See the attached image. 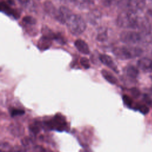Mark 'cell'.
I'll list each match as a JSON object with an SVG mask.
<instances>
[{"instance_id": "6da1fadb", "label": "cell", "mask_w": 152, "mask_h": 152, "mask_svg": "<svg viewBox=\"0 0 152 152\" xmlns=\"http://www.w3.org/2000/svg\"><path fill=\"white\" fill-rule=\"evenodd\" d=\"M116 22L118 26L125 28H135L140 26L135 11L131 10L122 11L118 15Z\"/></svg>"}, {"instance_id": "7a4b0ae2", "label": "cell", "mask_w": 152, "mask_h": 152, "mask_svg": "<svg viewBox=\"0 0 152 152\" xmlns=\"http://www.w3.org/2000/svg\"><path fill=\"white\" fill-rule=\"evenodd\" d=\"M69 31L73 35L78 36L86 28V23L84 18L78 14H71L66 22Z\"/></svg>"}, {"instance_id": "3957f363", "label": "cell", "mask_w": 152, "mask_h": 152, "mask_svg": "<svg viewBox=\"0 0 152 152\" xmlns=\"http://www.w3.org/2000/svg\"><path fill=\"white\" fill-rule=\"evenodd\" d=\"M113 53L118 59L125 60L140 56L142 53V50L141 48L131 46H121L115 48Z\"/></svg>"}, {"instance_id": "277c9868", "label": "cell", "mask_w": 152, "mask_h": 152, "mask_svg": "<svg viewBox=\"0 0 152 152\" xmlns=\"http://www.w3.org/2000/svg\"><path fill=\"white\" fill-rule=\"evenodd\" d=\"M43 124L48 129H55L58 131H62L66 128V119L61 114L55 115L51 120L44 122Z\"/></svg>"}, {"instance_id": "5b68a950", "label": "cell", "mask_w": 152, "mask_h": 152, "mask_svg": "<svg viewBox=\"0 0 152 152\" xmlns=\"http://www.w3.org/2000/svg\"><path fill=\"white\" fill-rule=\"evenodd\" d=\"M120 40L124 43L134 45L142 40V36L134 31H124L120 34Z\"/></svg>"}, {"instance_id": "8992f818", "label": "cell", "mask_w": 152, "mask_h": 152, "mask_svg": "<svg viewBox=\"0 0 152 152\" xmlns=\"http://www.w3.org/2000/svg\"><path fill=\"white\" fill-rule=\"evenodd\" d=\"M71 14V11L68 7L62 6L57 10L54 17L60 23L65 24Z\"/></svg>"}, {"instance_id": "52a82bcc", "label": "cell", "mask_w": 152, "mask_h": 152, "mask_svg": "<svg viewBox=\"0 0 152 152\" xmlns=\"http://www.w3.org/2000/svg\"><path fill=\"white\" fill-rule=\"evenodd\" d=\"M99 59L100 61L106 66L110 68L111 69H112L113 71H115L116 73L119 72V70L117 68V66L113 62L112 58L106 55V54H100L99 55Z\"/></svg>"}, {"instance_id": "ba28073f", "label": "cell", "mask_w": 152, "mask_h": 152, "mask_svg": "<svg viewBox=\"0 0 152 152\" xmlns=\"http://www.w3.org/2000/svg\"><path fill=\"white\" fill-rule=\"evenodd\" d=\"M10 133L14 137H20L24 134V127L19 124H11L8 127Z\"/></svg>"}, {"instance_id": "9c48e42d", "label": "cell", "mask_w": 152, "mask_h": 152, "mask_svg": "<svg viewBox=\"0 0 152 152\" xmlns=\"http://www.w3.org/2000/svg\"><path fill=\"white\" fill-rule=\"evenodd\" d=\"M137 65L138 68L144 72L152 71V60L147 58H142L138 60Z\"/></svg>"}, {"instance_id": "30bf717a", "label": "cell", "mask_w": 152, "mask_h": 152, "mask_svg": "<svg viewBox=\"0 0 152 152\" xmlns=\"http://www.w3.org/2000/svg\"><path fill=\"white\" fill-rule=\"evenodd\" d=\"M74 45L79 52L81 53L88 55L90 53V49L87 43L81 39H77L74 42Z\"/></svg>"}, {"instance_id": "8fae6325", "label": "cell", "mask_w": 152, "mask_h": 152, "mask_svg": "<svg viewBox=\"0 0 152 152\" xmlns=\"http://www.w3.org/2000/svg\"><path fill=\"white\" fill-rule=\"evenodd\" d=\"M52 45V40L45 36H42L37 42V47L41 50L49 49Z\"/></svg>"}, {"instance_id": "7c38bea8", "label": "cell", "mask_w": 152, "mask_h": 152, "mask_svg": "<svg viewBox=\"0 0 152 152\" xmlns=\"http://www.w3.org/2000/svg\"><path fill=\"white\" fill-rule=\"evenodd\" d=\"M102 14L100 11L97 10H94L91 11L88 14V20L90 23L93 24H96L98 20H99L101 18Z\"/></svg>"}, {"instance_id": "4fadbf2b", "label": "cell", "mask_w": 152, "mask_h": 152, "mask_svg": "<svg viewBox=\"0 0 152 152\" xmlns=\"http://www.w3.org/2000/svg\"><path fill=\"white\" fill-rule=\"evenodd\" d=\"M125 72L128 77L132 79H135L139 74L138 69L133 65H128L125 69Z\"/></svg>"}, {"instance_id": "5bb4252c", "label": "cell", "mask_w": 152, "mask_h": 152, "mask_svg": "<svg viewBox=\"0 0 152 152\" xmlns=\"http://www.w3.org/2000/svg\"><path fill=\"white\" fill-rule=\"evenodd\" d=\"M101 74L103 77L109 83L112 84H115L117 83L116 78L110 72L106 69H102L101 71Z\"/></svg>"}, {"instance_id": "9a60e30c", "label": "cell", "mask_w": 152, "mask_h": 152, "mask_svg": "<svg viewBox=\"0 0 152 152\" xmlns=\"http://www.w3.org/2000/svg\"><path fill=\"white\" fill-rule=\"evenodd\" d=\"M43 6H44L45 11L48 14L54 17L57 10L56 9L55 7L52 4V2H50V1H46V2H45V3L43 4Z\"/></svg>"}, {"instance_id": "2e32d148", "label": "cell", "mask_w": 152, "mask_h": 152, "mask_svg": "<svg viewBox=\"0 0 152 152\" xmlns=\"http://www.w3.org/2000/svg\"><path fill=\"white\" fill-rule=\"evenodd\" d=\"M42 33L43 36L49 38L51 40H56L58 34L54 33L49 28L46 26H43L42 29Z\"/></svg>"}, {"instance_id": "e0dca14e", "label": "cell", "mask_w": 152, "mask_h": 152, "mask_svg": "<svg viewBox=\"0 0 152 152\" xmlns=\"http://www.w3.org/2000/svg\"><path fill=\"white\" fill-rule=\"evenodd\" d=\"M41 126H42V124H40L39 122H36L30 125L29 130L31 134H32L34 135L38 134L41 129Z\"/></svg>"}, {"instance_id": "ac0fdd59", "label": "cell", "mask_w": 152, "mask_h": 152, "mask_svg": "<svg viewBox=\"0 0 152 152\" xmlns=\"http://www.w3.org/2000/svg\"><path fill=\"white\" fill-rule=\"evenodd\" d=\"M10 113L12 117H15V116H21V115H24L25 113V111L23 109L13 107V108H11L10 109Z\"/></svg>"}, {"instance_id": "d6986e66", "label": "cell", "mask_w": 152, "mask_h": 152, "mask_svg": "<svg viewBox=\"0 0 152 152\" xmlns=\"http://www.w3.org/2000/svg\"><path fill=\"white\" fill-rule=\"evenodd\" d=\"M107 39V30H103L100 31L96 37V40L100 42H103Z\"/></svg>"}, {"instance_id": "ffe728a7", "label": "cell", "mask_w": 152, "mask_h": 152, "mask_svg": "<svg viewBox=\"0 0 152 152\" xmlns=\"http://www.w3.org/2000/svg\"><path fill=\"white\" fill-rule=\"evenodd\" d=\"M21 142L24 147H28L33 144V139L31 137H26L21 140Z\"/></svg>"}, {"instance_id": "44dd1931", "label": "cell", "mask_w": 152, "mask_h": 152, "mask_svg": "<svg viewBox=\"0 0 152 152\" xmlns=\"http://www.w3.org/2000/svg\"><path fill=\"white\" fill-rule=\"evenodd\" d=\"M94 3V0H80V7L83 8H87Z\"/></svg>"}, {"instance_id": "7402d4cb", "label": "cell", "mask_w": 152, "mask_h": 152, "mask_svg": "<svg viewBox=\"0 0 152 152\" xmlns=\"http://www.w3.org/2000/svg\"><path fill=\"white\" fill-rule=\"evenodd\" d=\"M23 21L29 25H34L36 23V20L31 16H26L23 18Z\"/></svg>"}, {"instance_id": "603a6c76", "label": "cell", "mask_w": 152, "mask_h": 152, "mask_svg": "<svg viewBox=\"0 0 152 152\" xmlns=\"http://www.w3.org/2000/svg\"><path fill=\"white\" fill-rule=\"evenodd\" d=\"M80 64L84 69H88L90 67L89 60L86 57H82L80 59Z\"/></svg>"}, {"instance_id": "cb8c5ba5", "label": "cell", "mask_w": 152, "mask_h": 152, "mask_svg": "<svg viewBox=\"0 0 152 152\" xmlns=\"http://www.w3.org/2000/svg\"><path fill=\"white\" fill-rule=\"evenodd\" d=\"M0 149L1 151H12V148L11 147V145L5 142H2L1 144V146H0Z\"/></svg>"}, {"instance_id": "d4e9b609", "label": "cell", "mask_w": 152, "mask_h": 152, "mask_svg": "<svg viewBox=\"0 0 152 152\" xmlns=\"http://www.w3.org/2000/svg\"><path fill=\"white\" fill-rule=\"evenodd\" d=\"M122 99H123V102L125 103V105H126L128 107H131L132 104V100L131 99V98L127 96V95H124L122 96Z\"/></svg>"}, {"instance_id": "484cf974", "label": "cell", "mask_w": 152, "mask_h": 152, "mask_svg": "<svg viewBox=\"0 0 152 152\" xmlns=\"http://www.w3.org/2000/svg\"><path fill=\"white\" fill-rule=\"evenodd\" d=\"M130 92H131L132 96L135 98L138 97L140 95V91H139V90L138 88H137L135 87H133V88H131Z\"/></svg>"}, {"instance_id": "4316f807", "label": "cell", "mask_w": 152, "mask_h": 152, "mask_svg": "<svg viewBox=\"0 0 152 152\" xmlns=\"http://www.w3.org/2000/svg\"><path fill=\"white\" fill-rule=\"evenodd\" d=\"M138 109L140 110V112L143 114H147L149 112L148 107L145 105H140L138 106Z\"/></svg>"}, {"instance_id": "83f0119b", "label": "cell", "mask_w": 152, "mask_h": 152, "mask_svg": "<svg viewBox=\"0 0 152 152\" xmlns=\"http://www.w3.org/2000/svg\"><path fill=\"white\" fill-rule=\"evenodd\" d=\"M115 0H100L102 4L105 7H109L112 5Z\"/></svg>"}, {"instance_id": "f1b7e54d", "label": "cell", "mask_w": 152, "mask_h": 152, "mask_svg": "<svg viewBox=\"0 0 152 152\" xmlns=\"http://www.w3.org/2000/svg\"><path fill=\"white\" fill-rule=\"evenodd\" d=\"M33 150L35 151H45V150L43 147H42L41 146H35L34 147Z\"/></svg>"}, {"instance_id": "f546056e", "label": "cell", "mask_w": 152, "mask_h": 152, "mask_svg": "<svg viewBox=\"0 0 152 152\" xmlns=\"http://www.w3.org/2000/svg\"><path fill=\"white\" fill-rule=\"evenodd\" d=\"M65 1L66 2H71V3H75V2H77L78 0H65Z\"/></svg>"}]
</instances>
